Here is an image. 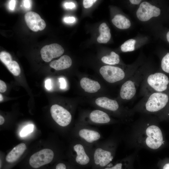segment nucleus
Returning <instances> with one entry per match:
<instances>
[{
  "label": "nucleus",
  "mask_w": 169,
  "mask_h": 169,
  "mask_svg": "<svg viewBox=\"0 0 169 169\" xmlns=\"http://www.w3.org/2000/svg\"><path fill=\"white\" fill-rule=\"evenodd\" d=\"M169 79L161 72L151 74L145 76L142 82L141 90L145 96L155 92H163L168 88Z\"/></svg>",
  "instance_id": "f257e3e1"
},
{
  "label": "nucleus",
  "mask_w": 169,
  "mask_h": 169,
  "mask_svg": "<svg viewBox=\"0 0 169 169\" xmlns=\"http://www.w3.org/2000/svg\"><path fill=\"white\" fill-rule=\"evenodd\" d=\"M145 97V100L143 101V108L151 113L157 112L164 109L169 100L168 95L164 92H153Z\"/></svg>",
  "instance_id": "f03ea898"
},
{
  "label": "nucleus",
  "mask_w": 169,
  "mask_h": 169,
  "mask_svg": "<svg viewBox=\"0 0 169 169\" xmlns=\"http://www.w3.org/2000/svg\"><path fill=\"white\" fill-rule=\"evenodd\" d=\"M54 156V152L51 149H43L30 156L28 161V166L30 169H42L52 161Z\"/></svg>",
  "instance_id": "7ed1b4c3"
},
{
  "label": "nucleus",
  "mask_w": 169,
  "mask_h": 169,
  "mask_svg": "<svg viewBox=\"0 0 169 169\" xmlns=\"http://www.w3.org/2000/svg\"><path fill=\"white\" fill-rule=\"evenodd\" d=\"M145 142L146 146L153 150H157L165 144V138L161 129L157 125L148 126L145 131Z\"/></svg>",
  "instance_id": "20e7f679"
},
{
  "label": "nucleus",
  "mask_w": 169,
  "mask_h": 169,
  "mask_svg": "<svg viewBox=\"0 0 169 169\" xmlns=\"http://www.w3.org/2000/svg\"><path fill=\"white\" fill-rule=\"evenodd\" d=\"M145 76H131L122 85L120 91V96L124 100H130L136 95L138 87Z\"/></svg>",
  "instance_id": "39448f33"
},
{
  "label": "nucleus",
  "mask_w": 169,
  "mask_h": 169,
  "mask_svg": "<svg viewBox=\"0 0 169 169\" xmlns=\"http://www.w3.org/2000/svg\"><path fill=\"white\" fill-rule=\"evenodd\" d=\"M100 72L106 81L111 83L122 80L126 77L125 72L117 67L104 66L100 69Z\"/></svg>",
  "instance_id": "423d86ee"
},
{
  "label": "nucleus",
  "mask_w": 169,
  "mask_h": 169,
  "mask_svg": "<svg viewBox=\"0 0 169 169\" xmlns=\"http://www.w3.org/2000/svg\"><path fill=\"white\" fill-rule=\"evenodd\" d=\"M51 116L59 125L65 127L70 123L72 116L70 113L62 106L57 104L52 105L50 108Z\"/></svg>",
  "instance_id": "0eeeda50"
},
{
  "label": "nucleus",
  "mask_w": 169,
  "mask_h": 169,
  "mask_svg": "<svg viewBox=\"0 0 169 169\" xmlns=\"http://www.w3.org/2000/svg\"><path fill=\"white\" fill-rule=\"evenodd\" d=\"M159 8L147 2L142 3L137 11L138 18L142 21H146L153 17H157L160 14Z\"/></svg>",
  "instance_id": "6e6552de"
},
{
  "label": "nucleus",
  "mask_w": 169,
  "mask_h": 169,
  "mask_svg": "<svg viewBox=\"0 0 169 169\" xmlns=\"http://www.w3.org/2000/svg\"><path fill=\"white\" fill-rule=\"evenodd\" d=\"M63 48L58 44H52L44 46L41 49V57L44 61L49 62L54 58L61 56L64 53Z\"/></svg>",
  "instance_id": "1a4fd4ad"
},
{
  "label": "nucleus",
  "mask_w": 169,
  "mask_h": 169,
  "mask_svg": "<svg viewBox=\"0 0 169 169\" xmlns=\"http://www.w3.org/2000/svg\"><path fill=\"white\" fill-rule=\"evenodd\" d=\"M26 23L29 28L34 32L42 30L46 27L44 21L36 12L30 11L24 15Z\"/></svg>",
  "instance_id": "9d476101"
},
{
  "label": "nucleus",
  "mask_w": 169,
  "mask_h": 169,
  "mask_svg": "<svg viewBox=\"0 0 169 169\" xmlns=\"http://www.w3.org/2000/svg\"><path fill=\"white\" fill-rule=\"evenodd\" d=\"M94 157L96 164L103 167L109 164L112 161L113 157L110 151L98 148L95 151Z\"/></svg>",
  "instance_id": "9b49d317"
},
{
  "label": "nucleus",
  "mask_w": 169,
  "mask_h": 169,
  "mask_svg": "<svg viewBox=\"0 0 169 169\" xmlns=\"http://www.w3.org/2000/svg\"><path fill=\"white\" fill-rule=\"evenodd\" d=\"M26 149V146L24 143H20L15 146L6 156L5 161L8 166H11L15 163Z\"/></svg>",
  "instance_id": "f8f14e48"
},
{
  "label": "nucleus",
  "mask_w": 169,
  "mask_h": 169,
  "mask_svg": "<svg viewBox=\"0 0 169 169\" xmlns=\"http://www.w3.org/2000/svg\"><path fill=\"white\" fill-rule=\"evenodd\" d=\"M95 102L98 106L112 111L117 110L119 107L116 100L105 97L98 98L95 100Z\"/></svg>",
  "instance_id": "ddd939ff"
},
{
  "label": "nucleus",
  "mask_w": 169,
  "mask_h": 169,
  "mask_svg": "<svg viewBox=\"0 0 169 169\" xmlns=\"http://www.w3.org/2000/svg\"><path fill=\"white\" fill-rule=\"evenodd\" d=\"M72 61L71 58L67 55H64L58 60H54L49 64L50 66L57 70L69 68L71 65Z\"/></svg>",
  "instance_id": "4468645a"
},
{
  "label": "nucleus",
  "mask_w": 169,
  "mask_h": 169,
  "mask_svg": "<svg viewBox=\"0 0 169 169\" xmlns=\"http://www.w3.org/2000/svg\"><path fill=\"white\" fill-rule=\"evenodd\" d=\"M80 85L85 92L90 93L96 92L100 88V85L97 81L87 77H83L81 79Z\"/></svg>",
  "instance_id": "2eb2a0df"
},
{
  "label": "nucleus",
  "mask_w": 169,
  "mask_h": 169,
  "mask_svg": "<svg viewBox=\"0 0 169 169\" xmlns=\"http://www.w3.org/2000/svg\"><path fill=\"white\" fill-rule=\"evenodd\" d=\"M90 118L93 122L99 124L108 123L110 120L109 116L106 113L99 110L92 111L90 115Z\"/></svg>",
  "instance_id": "dca6fc26"
},
{
  "label": "nucleus",
  "mask_w": 169,
  "mask_h": 169,
  "mask_svg": "<svg viewBox=\"0 0 169 169\" xmlns=\"http://www.w3.org/2000/svg\"><path fill=\"white\" fill-rule=\"evenodd\" d=\"M74 149L77 154L75 160L77 163L81 165H85L89 162V157L82 145L76 144L74 146Z\"/></svg>",
  "instance_id": "f3484780"
},
{
  "label": "nucleus",
  "mask_w": 169,
  "mask_h": 169,
  "mask_svg": "<svg viewBox=\"0 0 169 169\" xmlns=\"http://www.w3.org/2000/svg\"><path fill=\"white\" fill-rule=\"evenodd\" d=\"M79 136L89 143H92L99 140L100 137V133L95 131L87 129L80 130L79 132Z\"/></svg>",
  "instance_id": "a211bd4d"
},
{
  "label": "nucleus",
  "mask_w": 169,
  "mask_h": 169,
  "mask_svg": "<svg viewBox=\"0 0 169 169\" xmlns=\"http://www.w3.org/2000/svg\"><path fill=\"white\" fill-rule=\"evenodd\" d=\"M100 35L97 38V42L100 43H106L111 38L110 30L105 23L101 24L99 27Z\"/></svg>",
  "instance_id": "6ab92c4d"
},
{
  "label": "nucleus",
  "mask_w": 169,
  "mask_h": 169,
  "mask_svg": "<svg viewBox=\"0 0 169 169\" xmlns=\"http://www.w3.org/2000/svg\"><path fill=\"white\" fill-rule=\"evenodd\" d=\"M112 23L120 29H126L130 27L131 23L129 19L121 14L115 15L112 20Z\"/></svg>",
  "instance_id": "aec40b11"
},
{
  "label": "nucleus",
  "mask_w": 169,
  "mask_h": 169,
  "mask_svg": "<svg viewBox=\"0 0 169 169\" xmlns=\"http://www.w3.org/2000/svg\"><path fill=\"white\" fill-rule=\"evenodd\" d=\"M3 63L14 76H18L20 74L21 72L20 69L18 64L16 61L13 60L11 59Z\"/></svg>",
  "instance_id": "412c9836"
},
{
  "label": "nucleus",
  "mask_w": 169,
  "mask_h": 169,
  "mask_svg": "<svg viewBox=\"0 0 169 169\" xmlns=\"http://www.w3.org/2000/svg\"><path fill=\"white\" fill-rule=\"evenodd\" d=\"M101 60L105 64L114 65L119 63L120 61V56L117 54L112 51L110 55L103 57L101 58Z\"/></svg>",
  "instance_id": "4be33fe9"
},
{
  "label": "nucleus",
  "mask_w": 169,
  "mask_h": 169,
  "mask_svg": "<svg viewBox=\"0 0 169 169\" xmlns=\"http://www.w3.org/2000/svg\"><path fill=\"white\" fill-rule=\"evenodd\" d=\"M136 40L131 39L125 42L121 46V51L123 52H131L135 50Z\"/></svg>",
  "instance_id": "5701e85b"
},
{
  "label": "nucleus",
  "mask_w": 169,
  "mask_h": 169,
  "mask_svg": "<svg viewBox=\"0 0 169 169\" xmlns=\"http://www.w3.org/2000/svg\"><path fill=\"white\" fill-rule=\"evenodd\" d=\"M161 67L163 71L169 73V53H167L162 59Z\"/></svg>",
  "instance_id": "b1692460"
},
{
  "label": "nucleus",
  "mask_w": 169,
  "mask_h": 169,
  "mask_svg": "<svg viewBox=\"0 0 169 169\" xmlns=\"http://www.w3.org/2000/svg\"><path fill=\"white\" fill-rule=\"evenodd\" d=\"M34 126L33 124H29L24 127L21 131L20 135L21 137H24L32 132L34 130Z\"/></svg>",
  "instance_id": "393cba45"
},
{
  "label": "nucleus",
  "mask_w": 169,
  "mask_h": 169,
  "mask_svg": "<svg viewBox=\"0 0 169 169\" xmlns=\"http://www.w3.org/2000/svg\"><path fill=\"white\" fill-rule=\"evenodd\" d=\"M96 1V0H84L83 1L84 7L85 8H90Z\"/></svg>",
  "instance_id": "a878e982"
},
{
  "label": "nucleus",
  "mask_w": 169,
  "mask_h": 169,
  "mask_svg": "<svg viewBox=\"0 0 169 169\" xmlns=\"http://www.w3.org/2000/svg\"><path fill=\"white\" fill-rule=\"evenodd\" d=\"M59 81L60 83V89H65L67 86V83L65 79L63 78H60L59 79Z\"/></svg>",
  "instance_id": "bb28decb"
},
{
  "label": "nucleus",
  "mask_w": 169,
  "mask_h": 169,
  "mask_svg": "<svg viewBox=\"0 0 169 169\" xmlns=\"http://www.w3.org/2000/svg\"><path fill=\"white\" fill-rule=\"evenodd\" d=\"M7 90V86L5 83L1 80H0V92L1 93L5 92Z\"/></svg>",
  "instance_id": "cd10ccee"
},
{
  "label": "nucleus",
  "mask_w": 169,
  "mask_h": 169,
  "mask_svg": "<svg viewBox=\"0 0 169 169\" xmlns=\"http://www.w3.org/2000/svg\"><path fill=\"white\" fill-rule=\"evenodd\" d=\"M64 20L65 23H72L75 21V18L73 17H65L64 18Z\"/></svg>",
  "instance_id": "c85d7f7f"
},
{
  "label": "nucleus",
  "mask_w": 169,
  "mask_h": 169,
  "mask_svg": "<svg viewBox=\"0 0 169 169\" xmlns=\"http://www.w3.org/2000/svg\"><path fill=\"white\" fill-rule=\"evenodd\" d=\"M51 80L50 79H47L45 81V86L46 88L48 90H50L52 88Z\"/></svg>",
  "instance_id": "c756f323"
},
{
  "label": "nucleus",
  "mask_w": 169,
  "mask_h": 169,
  "mask_svg": "<svg viewBox=\"0 0 169 169\" xmlns=\"http://www.w3.org/2000/svg\"><path fill=\"white\" fill-rule=\"evenodd\" d=\"M64 7L67 9H73L75 7V4L73 2H66L64 4Z\"/></svg>",
  "instance_id": "7c9ffc66"
},
{
  "label": "nucleus",
  "mask_w": 169,
  "mask_h": 169,
  "mask_svg": "<svg viewBox=\"0 0 169 169\" xmlns=\"http://www.w3.org/2000/svg\"><path fill=\"white\" fill-rule=\"evenodd\" d=\"M54 169H67L66 165L63 163H59L55 166Z\"/></svg>",
  "instance_id": "2f4dec72"
},
{
  "label": "nucleus",
  "mask_w": 169,
  "mask_h": 169,
  "mask_svg": "<svg viewBox=\"0 0 169 169\" xmlns=\"http://www.w3.org/2000/svg\"><path fill=\"white\" fill-rule=\"evenodd\" d=\"M122 165L121 163H118L114 166L111 167H107L104 169H122Z\"/></svg>",
  "instance_id": "473e14b6"
},
{
  "label": "nucleus",
  "mask_w": 169,
  "mask_h": 169,
  "mask_svg": "<svg viewBox=\"0 0 169 169\" xmlns=\"http://www.w3.org/2000/svg\"><path fill=\"white\" fill-rule=\"evenodd\" d=\"M16 3V1L10 0L9 3V8L11 10H13L14 9Z\"/></svg>",
  "instance_id": "72a5a7b5"
},
{
  "label": "nucleus",
  "mask_w": 169,
  "mask_h": 169,
  "mask_svg": "<svg viewBox=\"0 0 169 169\" xmlns=\"http://www.w3.org/2000/svg\"><path fill=\"white\" fill-rule=\"evenodd\" d=\"M23 5L26 8H29L31 6V1L30 0H23Z\"/></svg>",
  "instance_id": "f704fd0d"
},
{
  "label": "nucleus",
  "mask_w": 169,
  "mask_h": 169,
  "mask_svg": "<svg viewBox=\"0 0 169 169\" xmlns=\"http://www.w3.org/2000/svg\"><path fill=\"white\" fill-rule=\"evenodd\" d=\"M141 0H130V2L133 4H138L141 2Z\"/></svg>",
  "instance_id": "c9c22d12"
},
{
  "label": "nucleus",
  "mask_w": 169,
  "mask_h": 169,
  "mask_svg": "<svg viewBox=\"0 0 169 169\" xmlns=\"http://www.w3.org/2000/svg\"><path fill=\"white\" fill-rule=\"evenodd\" d=\"M162 169H169V161L167 162L164 164Z\"/></svg>",
  "instance_id": "e433bc0d"
},
{
  "label": "nucleus",
  "mask_w": 169,
  "mask_h": 169,
  "mask_svg": "<svg viewBox=\"0 0 169 169\" xmlns=\"http://www.w3.org/2000/svg\"><path fill=\"white\" fill-rule=\"evenodd\" d=\"M4 122V119L1 115H0V125H2Z\"/></svg>",
  "instance_id": "4c0bfd02"
},
{
  "label": "nucleus",
  "mask_w": 169,
  "mask_h": 169,
  "mask_svg": "<svg viewBox=\"0 0 169 169\" xmlns=\"http://www.w3.org/2000/svg\"><path fill=\"white\" fill-rule=\"evenodd\" d=\"M166 38L168 41L169 43V31H168L167 33Z\"/></svg>",
  "instance_id": "58836bf2"
},
{
  "label": "nucleus",
  "mask_w": 169,
  "mask_h": 169,
  "mask_svg": "<svg viewBox=\"0 0 169 169\" xmlns=\"http://www.w3.org/2000/svg\"><path fill=\"white\" fill-rule=\"evenodd\" d=\"M3 100V97L1 94H0V101H2Z\"/></svg>",
  "instance_id": "ea45409f"
}]
</instances>
